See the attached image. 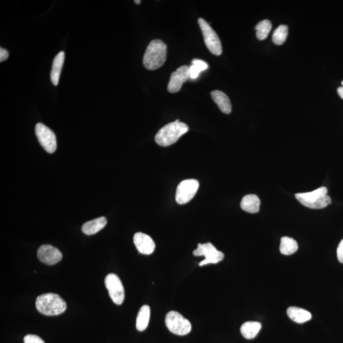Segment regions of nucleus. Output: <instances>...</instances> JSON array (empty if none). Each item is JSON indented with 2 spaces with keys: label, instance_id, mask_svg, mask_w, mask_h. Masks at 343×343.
Here are the masks:
<instances>
[{
  "label": "nucleus",
  "instance_id": "obj_1",
  "mask_svg": "<svg viewBox=\"0 0 343 343\" xmlns=\"http://www.w3.org/2000/svg\"><path fill=\"white\" fill-rule=\"evenodd\" d=\"M167 45L160 39H154L149 44L143 57V65L148 70H156L166 63Z\"/></svg>",
  "mask_w": 343,
  "mask_h": 343
},
{
  "label": "nucleus",
  "instance_id": "obj_2",
  "mask_svg": "<svg viewBox=\"0 0 343 343\" xmlns=\"http://www.w3.org/2000/svg\"><path fill=\"white\" fill-rule=\"evenodd\" d=\"M37 310L46 316H56L65 312L67 306L65 300L54 293L41 294L36 300Z\"/></svg>",
  "mask_w": 343,
  "mask_h": 343
},
{
  "label": "nucleus",
  "instance_id": "obj_3",
  "mask_svg": "<svg viewBox=\"0 0 343 343\" xmlns=\"http://www.w3.org/2000/svg\"><path fill=\"white\" fill-rule=\"evenodd\" d=\"M189 127L176 119L159 130L155 136V142L161 146H169L176 143L182 135L188 132Z\"/></svg>",
  "mask_w": 343,
  "mask_h": 343
},
{
  "label": "nucleus",
  "instance_id": "obj_4",
  "mask_svg": "<svg viewBox=\"0 0 343 343\" xmlns=\"http://www.w3.org/2000/svg\"><path fill=\"white\" fill-rule=\"evenodd\" d=\"M297 200L308 208L321 209L331 204V199L328 195V189L325 186L308 193H296Z\"/></svg>",
  "mask_w": 343,
  "mask_h": 343
},
{
  "label": "nucleus",
  "instance_id": "obj_5",
  "mask_svg": "<svg viewBox=\"0 0 343 343\" xmlns=\"http://www.w3.org/2000/svg\"><path fill=\"white\" fill-rule=\"evenodd\" d=\"M166 324L172 333L178 336H185L191 331V324L179 313L171 311L166 316Z\"/></svg>",
  "mask_w": 343,
  "mask_h": 343
},
{
  "label": "nucleus",
  "instance_id": "obj_6",
  "mask_svg": "<svg viewBox=\"0 0 343 343\" xmlns=\"http://www.w3.org/2000/svg\"><path fill=\"white\" fill-rule=\"evenodd\" d=\"M198 23L203 34L205 44L207 49L215 55L221 54L223 52L221 42L217 33L204 18H199Z\"/></svg>",
  "mask_w": 343,
  "mask_h": 343
},
{
  "label": "nucleus",
  "instance_id": "obj_7",
  "mask_svg": "<svg viewBox=\"0 0 343 343\" xmlns=\"http://www.w3.org/2000/svg\"><path fill=\"white\" fill-rule=\"evenodd\" d=\"M195 256H205V259L199 263L200 267L209 264H216L224 259L225 255L217 251L211 243L198 244L197 249L193 251Z\"/></svg>",
  "mask_w": 343,
  "mask_h": 343
},
{
  "label": "nucleus",
  "instance_id": "obj_8",
  "mask_svg": "<svg viewBox=\"0 0 343 343\" xmlns=\"http://www.w3.org/2000/svg\"><path fill=\"white\" fill-rule=\"evenodd\" d=\"M105 281L111 300L114 304L121 305L125 299V290L120 279L116 274L110 273L106 276Z\"/></svg>",
  "mask_w": 343,
  "mask_h": 343
},
{
  "label": "nucleus",
  "instance_id": "obj_9",
  "mask_svg": "<svg viewBox=\"0 0 343 343\" xmlns=\"http://www.w3.org/2000/svg\"><path fill=\"white\" fill-rule=\"evenodd\" d=\"M35 134L39 144L47 152H55L57 149V139L52 130L44 124L38 123L35 127Z\"/></svg>",
  "mask_w": 343,
  "mask_h": 343
},
{
  "label": "nucleus",
  "instance_id": "obj_10",
  "mask_svg": "<svg viewBox=\"0 0 343 343\" xmlns=\"http://www.w3.org/2000/svg\"><path fill=\"white\" fill-rule=\"evenodd\" d=\"M199 187V183L196 179H187L183 180L178 185L176 193H175V200L180 205L188 203L197 192Z\"/></svg>",
  "mask_w": 343,
  "mask_h": 343
},
{
  "label": "nucleus",
  "instance_id": "obj_11",
  "mask_svg": "<svg viewBox=\"0 0 343 343\" xmlns=\"http://www.w3.org/2000/svg\"><path fill=\"white\" fill-rule=\"evenodd\" d=\"M190 67L183 65L171 74V78L167 87L170 93H176L179 91L183 84L190 79Z\"/></svg>",
  "mask_w": 343,
  "mask_h": 343
},
{
  "label": "nucleus",
  "instance_id": "obj_12",
  "mask_svg": "<svg viewBox=\"0 0 343 343\" xmlns=\"http://www.w3.org/2000/svg\"><path fill=\"white\" fill-rule=\"evenodd\" d=\"M38 259L48 265H54L60 261L63 254L59 250L50 245H43L38 250Z\"/></svg>",
  "mask_w": 343,
  "mask_h": 343
},
{
  "label": "nucleus",
  "instance_id": "obj_13",
  "mask_svg": "<svg viewBox=\"0 0 343 343\" xmlns=\"http://www.w3.org/2000/svg\"><path fill=\"white\" fill-rule=\"evenodd\" d=\"M134 243L140 254L150 255L155 249V244L153 239L143 233L138 232L135 234Z\"/></svg>",
  "mask_w": 343,
  "mask_h": 343
},
{
  "label": "nucleus",
  "instance_id": "obj_14",
  "mask_svg": "<svg viewBox=\"0 0 343 343\" xmlns=\"http://www.w3.org/2000/svg\"><path fill=\"white\" fill-rule=\"evenodd\" d=\"M107 224L106 217H100L84 223L82 226V230L87 235H94L103 230Z\"/></svg>",
  "mask_w": 343,
  "mask_h": 343
},
{
  "label": "nucleus",
  "instance_id": "obj_15",
  "mask_svg": "<svg viewBox=\"0 0 343 343\" xmlns=\"http://www.w3.org/2000/svg\"><path fill=\"white\" fill-rule=\"evenodd\" d=\"M65 53L60 52L55 57L51 72H50V79L52 84L57 86L59 82L61 71H62L64 62H65Z\"/></svg>",
  "mask_w": 343,
  "mask_h": 343
},
{
  "label": "nucleus",
  "instance_id": "obj_16",
  "mask_svg": "<svg viewBox=\"0 0 343 343\" xmlns=\"http://www.w3.org/2000/svg\"><path fill=\"white\" fill-rule=\"evenodd\" d=\"M211 95L212 99L217 104L223 113L230 114L231 112V104L227 94L220 90H214L211 93Z\"/></svg>",
  "mask_w": 343,
  "mask_h": 343
},
{
  "label": "nucleus",
  "instance_id": "obj_17",
  "mask_svg": "<svg viewBox=\"0 0 343 343\" xmlns=\"http://www.w3.org/2000/svg\"><path fill=\"white\" fill-rule=\"evenodd\" d=\"M287 315L292 321L297 324L307 322L312 318V314L302 308L291 307L287 310Z\"/></svg>",
  "mask_w": 343,
  "mask_h": 343
},
{
  "label": "nucleus",
  "instance_id": "obj_18",
  "mask_svg": "<svg viewBox=\"0 0 343 343\" xmlns=\"http://www.w3.org/2000/svg\"><path fill=\"white\" fill-rule=\"evenodd\" d=\"M260 204L259 198L257 195H247L241 200L240 206L244 211L255 214L259 211Z\"/></svg>",
  "mask_w": 343,
  "mask_h": 343
},
{
  "label": "nucleus",
  "instance_id": "obj_19",
  "mask_svg": "<svg viewBox=\"0 0 343 343\" xmlns=\"http://www.w3.org/2000/svg\"><path fill=\"white\" fill-rule=\"evenodd\" d=\"M261 327V324L258 321H247L241 326V334L247 339H254L259 333Z\"/></svg>",
  "mask_w": 343,
  "mask_h": 343
},
{
  "label": "nucleus",
  "instance_id": "obj_20",
  "mask_svg": "<svg viewBox=\"0 0 343 343\" xmlns=\"http://www.w3.org/2000/svg\"><path fill=\"white\" fill-rule=\"evenodd\" d=\"M151 310L148 305H144L140 308L136 319V328L139 331H145L150 321Z\"/></svg>",
  "mask_w": 343,
  "mask_h": 343
},
{
  "label": "nucleus",
  "instance_id": "obj_21",
  "mask_svg": "<svg viewBox=\"0 0 343 343\" xmlns=\"http://www.w3.org/2000/svg\"><path fill=\"white\" fill-rule=\"evenodd\" d=\"M298 250V244L294 239L284 236L281 238L280 251L281 254L289 256L296 252Z\"/></svg>",
  "mask_w": 343,
  "mask_h": 343
},
{
  "label": "nucleus",
  "instance_id": "obj_22",
  "mask_svg": "<svg viewBox=\"0 0 343 343\" xmlns=\"http://www.w3.org/2000/svg\"><path fill=\"white\" fill-rule=\"evenodd\" d=\"M272 25L270 21L264 20L260 21L255 27L256 30V36L259 41H264L269 34Z\"/></svg>",
  "mask_w": 343,
  "mask_h": 343
},
{
  "label": "nucleus",
  "instance_id": "obj_23",
  "mask_svg": "<svg viewBox=\"0 0 343 343\" xmlns=\"http://www.w3.org/2000/svg\"><path fill=\"white\" fill-rule=\"evenodd\" d=\"M208 67L207 63L204 60L195 58L192 60V65L190 67V78L193 79L197 78L201 72L207 70Z\"/></svg>",
  "mask_w": 343,
  "mask_h": 343
},
{
  "label": "nucleus",
  "instance_id": "obj_24",
  "mask_svg": "<svg viewBox=\"0 0 343 343\" xmlns=\"http://www.w3.org/2000/svg\"><path fill=\"white\" fill-rule=\"evenodd\" d=\"M288 35V27L286 25H280L274 31L272 39L274 44L283 45L286 42Z\"/></svg>",
  "mask_w": 343,
  "mask_h": 343
},
{
  "label": "nucleus",
  "instance_id": "obj_25",
  "mask_svg": "<svg viewBox=\"0 0 343 343\" xmlns=\"http://www.w3.org/2000/svg\"><path fill=\"white\" fill-rule=\"evenodd\" d=\"M25 343H45L43 339L36 335L28 334L24 338Z\"/></svg>",
  "mask_w": 343,
  "mask_h": 343
},
{
  "label": "nucleus",
  "instance_id": "obj_26",
  "mask_svg": "<svg viewBox=\"0 0 343 343\" xmlns=\"http://www.w3.org/2000/svg\"><path fill=\"white\" fill-rule=\"evenodd\" d=\"M337 256L340 263H343V239L337 249Z\"/></svg>",
  "mask_w": 343,
  "mask_h": 343
},
{
  "label": "nucleus",
  "instance_id": "obj_27",
  "mask_svg": "<svg viewBox=\"0 0 343 343\" xmlns=\"http://www.w3.org/2000/svg\"><path fill=\"white\" fill-rule=\"evenodd\" d=\"M9 57V52H8L7 50L1 48V49H0V62L2 63L3 61H5Z\"/></svg>",
  "mask_w": 343,
  "mask_h": 343
},
{
  "label": "nucleus",
  "instance_id": "obj_28",
  "mask_svg": "<svg viewBox=\"0 0 343 343\" xmlns=\"http://www.w3.org/2000/svg\"><path fill=\"white\" fill-rule=\"evenodd\" d=\"M341 84L342 85V87H339L338 89H337V93H338L339 97L343 99V81L342 82Z\"/></svg>",
  "mask_w": 343,
  "mask_h": 343
},
{
  "label": "nucleus",
  "instance_id": "obj_29",
  "mask_svg": "<svg viewBox=\"0 0 343 343\" xmlns=\"http://www.w3.org/2000/svg\"><path fill=\"white\" fill-rule=\"evenodd\" d=\"M134 2L135 4L139 5L142 3V1L140 0H135Z\"/></svg>",
  "mask_w": 343,
  "mask_h": 343
}]
</instances>
